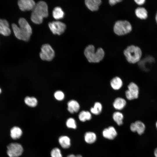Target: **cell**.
<instances>
[{
	"instance_id": "d6986e66",
	"label": "cell",
	"mask_w": 157,
	"mask_h": 157,
	"mask_svg": "<svg viewBox=\"0 0 157 157\" xmlns=\"http://www.w3.org/2000/svg\"><path fill=\"white\" fill-rule=\"evenodd\" d=\"M126 104V101L123 98L118 97L114 101L113 106L114 108L118 110L123 109Z\"/></svg>"
},
{
	"instance_id": "e575fe53",
	"label": "cell",
	"mask_w": 157,
	"mask_h": 157,
	"mask_svg": "<svg viewBox=\"0 0 157 157\" xmlns=\"http://www.w3.org/2000/svg\"><path fill=\"white\" fill-rule=\"evenodd\" d=\"M67 157H76V156L73 154H70L68 155Z\"/></svg>"
},
{
	"instance_id": "7c38bea8",
	"label": "cell",
	"mask_w": 157,
	"mask_h": 157,
	"mask_svg": "<svg viewBox=\"0 0 157 157\" xmlns=\"http://www.w3.org/2000/svg\"><path fill=\"white\" fill-rule=\"evenodd\" d=\"M145 128L144 124L140 121H137L131 123L130 126V129L132 131L137 132L139 135H141L143 133Z\"/></svg>"
},
{
	"instance_id": "4316f807",
	"label": "cell",
	"mask_w": 157,
	"mask_h": 157,
	"mask_svg": "<svg viewBox=\"0 0 157 157\" xmlns=\"http://www.w3.org/2000/svg\"><path fill=\"white\" fill-rule=\"evenodd\" d=\"M0 33L5 36L9 35L11 33V31L9 27L0 25Z\"/></svg>"
},
{
	"instance_id": "603a6c76",
	"label": "cell",
	"mask_w": 157,
	"mask_h": 157,
	"mask_svg": "<svg viewBox=\"0 0 157 157\" xmlns=\"http://www.w3.org/2000/svg\"><path fill=\"white\" fill-rule=\"evenodd\" d=\"M91 118V114L88 111H82L78 115L79 119L82 122H85L87 120H90Z\"/></svg>"
},
{
	"instance_id": "44dd1931",
	"label": "cell",
	"mask_w": 157,
	"mask_h": 157,
	"mask_svg": "<svg viewBox=\"0 0 157 157\" xmlns=\"http://www.w3.org/2000/svg\"><path fill=\"white\" fill-rule=\"evenodd\" d=\"M123 84L121 79L118 77H115L113 78L110 81V85L112 88L115 90L120 89Z\"/></svg>"
},
{
	"instance_id": "836d02e7",
	"label": "cell",
	"mask_w": 157,
	"mask_h": 157,
	"mask_svg": "<svg viewBox=\"0 0 157 157\" xmlns=\"http://www.w3.org/2000/svg\"><path fill=\"white\" fill-rule=\"evenodd\" d=\"M154 154L155 157H157V148L154 151Z\"/></svg>"
},
{
	"instance_id": "2e32d148",
	"label": "cell",
	"mask_w": 157,
	"mask_h": 157,
	"mask_svg": "<svg viewBox=\"0 0 157 157\" xmlns=\"http://www.w3.org/2000/svg\"><path fill=\"white\" fill-rule=\"evenodd\" d=\"M97 139V135L94 132L88 131L85 134L84 139L85 142L88 144H91L94 143Z\"/></svg>"
},
{
	"instance_id": "8d00e7d4",
	"label": "cell",
	"mask_w": 157,
	"mask_h": 157,
	"mask_svg": "<svg viewBox=\"0 0 157 157\" xmlns=\"http://www.w3.org/2000/svg\"><path fill=\"white\" fill-rule=\"evenodd\" d=\"M155 19H156V21L157 23V13L156 14V16Z\"/></svg>"
},
{
	"instance_id": "7402d4cb",
	"label": "cell",
	"mask_w": 157,
	"mask_h": 157,
	"mask_svg": "<svg viewBox=\"0 0 157 157\" xmlns=\"http://www.w3.org/2000/svg\"><path fill=\"white\" fill-rule=\"evenodd\" d=\"M135 14L136 16L141 19H145L148 16L147 12L146 10L143 7H138L135 9Z\"/></svg>"
},
{
	"instance_id": "484cf974",
	"label": "cell",
	"mask_w": 157,
	"mask_h": 157,
	"mask_svg": "<svg viewBox=\"0 0 157 157\" xmlns=\"http://www.w3.org/2000/svg\"><path fill=\"white\" fill-rule=\"evenodd\" d=\"M25 104L31 107H35L37 104V100L36 98L33 97H26L24 99Z\"/></svg>"
},
{
	"instance_id": "3957f363",
	"label": "cell",
	"mask_w": 157,
	"mask_h": 157,
	"mask_svg": "<svg viewBox=\"0 0 157 157\" xmlns=\"http://www.w3.org/2000/svg\"><path fill=\"white\" fill-rule=\"evenodd\" d=\"M84 55L88 61L90 63H98L103 59L104 52L101 48L98 49L95 51L94 46L92 45L88 46L85 49Z\"/></svg>"
},
{
	"instance_id": "6da1fadb",
	"label": "cell",
	"mask_w": 157,
	"mask_h": 157,
	"mask_svg": "<svg viewBox=\"0 0 157 157\" xmlns=\"http://www.w3.org/2000/svg\"><path fill=\"white\" fill-rule=\"evenodd\" d=\"M19 27L16 24H13L12 25L14 34L18 39L25 41H28L32 34L31 28L24 18H20L18 21Z\"/></svg>"
},
{
	"instance_id": "30bf717a",
	"label": "cell",
	"mask_w": 157,
	"mask_h": 157,
	"mask_svg": "<svg viewBox=\"0 0 157 157\" xmlns=\"http://www.w3.org/2000/svg\"><path fill=\"white\" fill-rule=\"evenodd\" d=\"M36 3L33 0H20L18 1L19 7L22 11L33 10Z\"/></svg>"
},
{
	"instance_id": "7a4b0ae2",
	"label": "cell",
	"mask_w": 157,
	"mask_h": 157,
	"mask_svg": "<svg viewBox=\"0 0 157 157\" xmlns=\"http://www.w3.org/2000/svg\"><path fill=\"white\" fill-rule=\"evenodd\" d=\"M48 16V7L46 2L40 1L38 2L32 10L31 16L32 21L36 24H41L43 19Z\"/></svg>"
},
{
	"instance_id": "8992f818",
	"label": "cell",
	"mask_w": 157,
	"mask_h": 157,
	"mask_svg": "<svg viewBox=\"0 0 157 157\" xmlns=\"http://www.w3.org/2000/svg\"><path fill=\"white\" fill-rule=\"evenodd\" d=\"M23 151L22 146L18 143H11L7 146V153L9 157H18L22 155Z\"/></svg>"
},
{
	"instance_id": "52a82bcc",
	"label": "cell",
	"mask_w": 157,
	"mask_h": 157,
	"mask_svg": "<svg viewBox=\"0 0 157 157\" xmlns=\"http://www.w3.org/2000/svg\"><path fill=\"white\" fill-rule=\"evenodd\" d=\"M41 50L40 56L42 60L50 61L54 58L55 56L54 51L49 44H43L41 47Z\"/></svg>"
},
{
	"instance_id": "4dcf8cb0",
	"label": "cell",
	"mask_w": 157,
	"mask_h": 157,
	"mask_svg": "<svg viewBox=\"0 0 157 157\" xmlns=\"http://www.w3.org/2000/svg\"><path fill=\"white\" fill-rule=\"evenodd\" d=\"M0 25L9 27V24L8 22L5 19H0Z\"/></svg>"
},
{
	"instance_id": "d6a6232c",
	"label": "cell",
	"mask_w": 157,
	"mask_h": 157,
	"mask_svg": "<svg viewBox=\"0 0 157 157\" xmlns=\"http://www.w3.org/2000/svg\"><path fill=\"white\" fill-rule=\"evenodd\" d=\"M134 1L137 4L139 5L144 4L145 1V0H135Z\"/></svg>"
},
{
	"instance_id": "8fae6325",
	"label": "cell",
	"mask_w": 157,
	"mask_h": 157,
	"mask_svg": "<svg viewBox=\"0 0 157 157\" xmlns=\"http://www.w3.org/2000/svg\"><path fill=\"white\" fill-rule=\"evenodd\" d=\"M102 134L105 138L110 140H112L117 136V132L114 127L110 126L103 130Z\"/></svg>"
},
{
	"instance_id": "ffe728a7",
	"label": "cell",
	"mask_w": 157,
	"mask_h": 157,
	"mask_svg": "<svg viewBox=\"0 0 157 157\" xmlns=\"http://www.w3.org/2000/svg\"><path fill=\"white\" fill-rule=\"evenodd\" d=\"M64 15V12L60 7H55L53 10V16L56 19L58 20L63 18Z\"/></svg>"
},
{
	"instance_id": "5b68a950",
	"label": "cell",
	"mask_w": 157,
	"mask_h": 157,
	"mask_svg": "<svg viewBox=\"0 0 157 157\" xmlns=\"http://www.w3.org/2000/svg\"><path fill=\"white\" fill-rule=\"evenodd\" d=\"M130 23L126 20H119L115 23L113 28L114 31L117 35H122L130 32L132 30Z\"/></svg>"
},
{
	"instance_id": "9a60e30c",
	"label": "cell",
	"mask_w": 157,
	"mask_h": 157,
	"mask_svg": "<svg viewBox=\"0 0 157 157\" xmlns=\"http://www.w3.org/2000/svg\"><path fill=\"white\" fill-rule=\"evenodd\" d=\"M67 110L71 113L77 112L80 107L78 102L74 100L69 101L67 103Z\"/></svg>"
},
{
	"instance_id": "ba28073f",
	"label": "cell",
	"mask_w": 157,
	"mask_h": 157,
	"mask_svg": "<svg viewBox=\"0 0 157 157\" xmlns=\"http://www.w3.org/2000/svg\"><path fill=\"white\" fill-rule=\"evenodd\" d=\"M49 28L52 33L54 34L60 35L64 33L66 25L59 21H54L48 24Z\"/></svg>"
},
{
	"instance_id": "5bb4252c",
	"label": "cell",
	"mask_w": 157,
	"mask_h": 157,
	"mask_svg": "<svg viewBox=\"0 0 157 157\" xmlns=\"http://www.w3.org/2000/svg\"><path fill=\"white\" fill-rule=\"evenodd\" d=\"M101 3V0H86L85 3L87 7L92 11L98 10Z\"/></svg>"
},
{
	"instance_id": "f546056e",
	"label": "cell",
	"mask_w": 157,
	"mask_h": 157,
	"mask_svg": "<svg viewBox=\"0 0 157 157\" xmlns=\"http://www.w3.org/2000/svg\"><path fill=\"white\" fill-rule=\"evenodd\" d=\"M54 96L57 100L61 101L64 99V94L62 91H57L54 93Z\"/></svg>"
},
{
	"instance_id": "1f68e13d",
	"label": "cell",
	"mask_w": 157,
	"mask_h": 157,
	"mask_svg": "<svg viewBox=\"0 0 157 157\" xmlns=\"http://www.w3.org/2000/svg\"><path fill=\"white\" fill-rule=\"evenodd\" d=\"M122 1V0H110L109 1V3L110 5L113 6Z\"/></svg>"
},
{
	"instance_id": "cb8c5ba5",
	"label": "cell",
	"mask_w": 157,
	"mask_h": 157,
	"mask_svg": "<svg viewBox=\"0 0 157 157\" xmlns=\"http://www.w3.org/2000/svg\"><path fill=\"white\" fill-rule=\"evenodd\" d=\"M113 120L119 126L122 125L123 123L124 116L123 114L119 112H115L113 115Z\"/></svg>"
},
{
	"instance_id": "f35d334b",
	"label": "cell",
	"mask_w": 157,
	"mask_h": 157,
	"mask_svg": "<svg viewBox=\"0 0 157 157\" xmlns=\"http://www.w3.org/2000/svg\"><path fill=\"white\" fill-rule=\"evenodd\" d=\"M1 92V89L0 88V93Z\"/></svg>"
},
{
	"instance_id": "d590c367",
	"label": "cell",
	"mask_w": 157,
	"mask_h": 157,
	"mask_svg": "<svg viewBox=\"0 0 157 157\" xmlns=\"http://www.w3.org/2000/svg\"><path fill=\"white\" fill-rule=\"evenodd\" d=\"M76 157H83L81 155L78 154L76 156Z\"/></svg>"
},
{
	"instance_id": "83f0119b",
	"label": "cell",
	"mask_w": 157,
	"mask_h": 157,
	"mask_svg": "<svg viewBox=\"0 0 157 157\" xmlns=\"http://www.w3.org/2000/svg\"><path fill=\"white\" fill-rule=\"evenodd\" d=\"M66 125L69 128L75 129L77 127L76 122L72 118H70L67 119L66 122Z\"/></svg>"
},
{
	"instance_id": "74e56055",
	"label": "cell",
	"mask_w": 157,
	"mask_h": 157,
	"mask_svg": "<svg viewBox=\"0 0 157 157\" xmlns=\"http://www.w3.org/2000/svg\"><path fill=\"white\" fill-rule=\"evenodd\" d=\"M156 127L157 129V122H156Z\"/></svg>"
},
{
	"instance_id": "9c48e42d",
	"label": "cell",
	"mask_w": 157,
	"mask_h": 157,
	"mask_svg": "<svg viewBox=\"0 0 157 157\" xmlns=\"http://www.w3.org/2000/svg\"><path fill=\"white\" fill-rule=\"evenodd\" d=\"M128 90L125 92V95L129 100H132L138 97L139 90L138 85L134 82H131L128 86Z\"/></svg>"
},
{
	"instance_id": "4fadbf2b",
	"label": "cell",
	"mask_w": 157,
	"mask_h": 157,
	"mask_svg": "<svg viewBox=\"0 0 157 157\" xmlns=\"http://www.w3.org/2000/svg\"><path fill=\"white\" fill-rule=\"evenodd\" d=\"M154 61L153 57L148 56L140 60L138 62V65L141 69L145 70H147L148 68L150 67Z\"/></svg>"
},
{
	"instance_id": "277c9868",
	"label": "cell",
	"mask_w": 157,
	"mask_h": 157,
	"mask_svg": "<svg viewBox=\"0 0 157 157\" xmlns=\"http://www.w3.org/2000/svg\"><path fill=\"white\" fill-rule=\"evenodd\" d=\"M124 54L129 63L134 64L141 60L142 52L139 47L132 45L128 46L124 50Z\"/></svg>"
},
{
	"instance_id": "e0dca14e",
	"label": "cell",
	"mask_w": 157,
	"mask_h": 157,
	"mask_svg": "<svg viewBox=\"0 0 157 157\" xmlns=\"http://www.w3.org/2000/svg\"><path fill=\"white\" fill-rule=\"evenodd\" d=\"M58 142L61 147L64 149H67L71 145L70 139L66 135L60 136L58 139Z\"/></svg>"
},
{
	"instance_id": "d4e9b609",
	"label": "cell",
	"mask_w": 157,
	"mask_h": 157,
	"mask_svg": "<svg viewBox=\"0 0 157 157\" xmlns=\"http://www.w3.org/2000/svg\"><path fill=\"white\" fill-rule=\"evenodd\" d=\"M102 109L101 104L99 102H96L93 107L90 109L91 112L95 115H98L100 113Z\"/></svg>"
},
{
	"instance_id": "ac0fdd59",
	"label": "cell",
	"mask_w": 157,
	"mask_h": 157,
	"mask_svg": "<svg viewBox=\"0 0 157 157\" xmlns=\"http://www.w3.org/2000/svg\"><path fill=\"white\" fill-rule=\"evenodd\" d=\"M22 131L21 129L16 126L12 128L10 130V135L13 139L19 138L22 135Z\"/></svg>"
},
{
	"instance_id": "f1b7e54d",
	"label": "cell",
	"mask_w": 157,
	"mask_h": 157,
	"mask_svg": "<svg viewBox=\"0 0 157 157\" xmlns=\"http://www.w3.org/2000/svg\"><path fill=\"white\" fill-rule=\"evenodd\" d=\"M50 154L51 157H62L60 150L57 147L54 148L52 150Z\"/></svg>"
}]
</instances>
